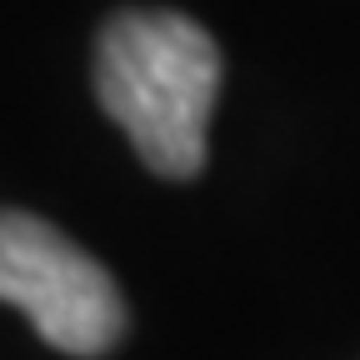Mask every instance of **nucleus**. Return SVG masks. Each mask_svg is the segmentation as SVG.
I'll return each mask as SVG.
<instances>
[{
	"label": "nucleus",
	"mask_w": 360,
	"mask_h": 360,
	"mask_svg": "<svg viewBox=\"0 0 360 360\" xmlns=\"http://www.w3.org/2000/svg\"><path fill=\"white\" fill-rule=\"evenodd\" d=\"M0 300L45 345L96 360L125 335V300L110 270L30 210H0Z\"/></svg>",
	"instance_id": "f03ea898"
},
{
	"label": "nucleus",
	"mask_w": 360,
	"mask_h": 360,
	"mask_svg": "<svg viewBox=\"0 0 360 360\" xmlns=\"http://www.w3.org/2000/svg\"><path fill=\"white\" fill-rule=\"evenodd\" d=\"M96 96L155 175L191 180L205 165L220 51L191 15L120 11L96 40Z\"/></svg>",
	"instance_id": "f257e3e1"
}]
</instances>
